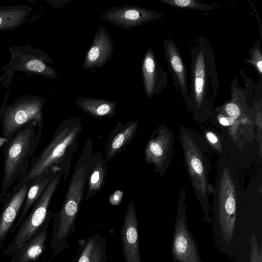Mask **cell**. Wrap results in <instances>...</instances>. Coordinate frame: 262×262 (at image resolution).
Wrapping results in <instances>:
<instances>
[{
  "label": "cell",
  "mask_w": 262,
  "mask_h": 262,
  "mask_svg": "<svg viewBox=\"0 0 262 262\" xmlns=\"http://www.w3.org/2000/svg\"><path fill=\"white\" fill-rule=\"evenodd\" d=\"M29 168L21 174L16 184L6 193L0 212V248L19 216L30 186L33 182L26 179Z\"/></svg>",
  "instance_id": "10"
},
{
  "label": "cell",
  "mask_w": 262,
  "mask_h": 262,
  "mask_svg": "<svg viewBox=\"0 0 262 262\" xmlns=\"http://www.w3.org/2000/svg\"><path fill=\"white\" fill-rule=\"evenodd\" d=\"M9 140L5 137H0V148L3 147L4 145Z\"/></svg>",
  "instance_id": "31"
},
{
  "label": "cell",
  "mask_w": 262,
  "mask_h": 262,
  "mask_svg": "<svg viewBox=\"0 0 262 262\" xmlns=\"http://www.w3.org/2000/svg\"><path fill=\"white\" fill-rule=\"evenodd\" d=\"M123 192L121 190H116L112 193L108 198L110 203L114 206L119 205L122 201Z\"/></svg>",
  "instance_id": "28"
},
{
  "label": "cell",
  "mask_w": 262,
  "mask_h": 262,
  "mask_svg": "<svg viewBox=\"0 0 262 262\" xmlns=\"http://www.w3.org/2000/svg\"><path fill=\"white\" fill-rule=\"evenodd\" d=\"M172 255L177 262H202L196 243L187 226L185 204L181 198L178 204Z\"/></svg>",
  "instance_id": "11"
},
{
  "label": "cell",
  "mask_w": 262,
  "mask_h": 262,
  "mask_svg": "<svg viewBox=\"0 0 262 262\" xmlns=\"http://www.w3.org/2000/svg\"><path fill=\"white\" fill-rule=\"evenodd\" d=\"M121 239L126 262H141L138 221L133 200H131L127 205L121 230Z\"/></svg>",
  "instance_id": "15"
},
{
  "label": "cell",
  "mask_w": 262,
  "mask_h": 262,
  "mask_svg": "<svg viewBox=\"0 0 262 262\" xmlns=\"http://www.w3.org/2000/svg\"><path fill=\"white\" fill-rule=\"evenodd\" d=\"M215 183L214 208L216 218L221 233L227 242H230L234 230L236 191L233 171L227 162L219 161Z\"/></svg>",
  "instance_id": "8"
},
{
  "label": "cell",
  "mask_w": 262,
  "mask_h": 262,
  "mask_svg": "<svg viewBox=\"0 0 262 262\" xmlns=\"http://www.w3.org/2000/svg\"><path fill=\"white\" fill-rule=\"evenodd\" d=\"M206 137L208 140L212 143H216L218 141L217 137L211 132L207 133L206 134Z\"/></svg>",
  "instance_id": "29"
},
{
  "label": "cell",
  "mask_w": 262,
  "mask_h": 262,
  "mask_svg": "<svg viewBox=\"0 0 262 262\" xmlns=\"http://www.w3.org/2000/svg\"><path fill=\"white\" fill-rule=\"evenodd\" d=\"M54 214L51 212L32 238L17 252L9 262H32L42 254L48 235V226Z\"/></svg>",
  "instance_id": "19"
},
{
  "label": "cell",
  "mask_w": 262,
  "mask_h": 262,
  "mask_svg": "<svg viewBox=\"0 0 262 262\" xmlns=\"http://www.w3.org/2000/svg\"><path fill=\"white\" fill-rule=\"evenodd\" d=\"M219 121H220V123L223 125H224V126L229 125L227 119L224 117H221V118H220Z\"/></svg>",
  "instance_id": "30"
},
{
  "label": "cell",
  "mask_w": 262,
  "mask_h": 262,
  "mask_svg": "<svg viewBox=\"0 0 262 262\" xmlns=\"http://www.w3.org/2000/svg\"><path fill=\"white\" fill-rule=\"evenodd\" d=\"M114 51L113 40L108 32L100 26L84 57L82 68H101L112 58Z\"/></svg>",
  "instance_id": "16"
},
{
  "label": "cell",
  "mask_w": 262,
  "mask_h": 262,
  "mask_svg": "<svg viewBox=\"0 0 262 262\" xmlns=\"http://www.w3.org/2000/svg\"><path fill=\"white\" fill-rule=\"evenodd\" d=\"M250 58L244 59L246 63L252 65L256 70L260 78L262 76V54L260 46V40H258L250 49Z\"/></svg>",
  "instance_id": "26"
},
{
  "label": "cell",
  "mask_w": 262,
  "mask_h": 262,
  "mask_svg": "<svg viewBox=\"0 0 262 262\" xmlns=\"http://www.w3.org/2000/svg\"><path fill=\"white\" fill-rule=\"evenodd\" d=\"M163 49L167 67L176 89L182 95L190 111L187 69L180 50L175 42L170 38L165 39Z\"/></svg>",
  "instance_id": "13"
},
{
  "label": "cell",
  "mask_w": 262,
  "mask_h": 262,
  "mask_svg": "<svg viewBox=\"0 0 262 262\" xmlns=\"http://www.w3.org/2000/svg\"><path fill=\"white\" fill-rule=\"evenodd\" d=\"M75 104L83 112L94 118H111L116 115L117 101L80 97L76 99Z\"/></svg>",
  "instance_id": "21"
},
{
  "label": "cell",
  "mask_w": 262,
  "mask_h": 262,
  "mask_svg": "<svg viewBox=\"0 0 262 262\" xmlns=\"http://www.w3.org/2000/svg\"><path fill=\"white\" fill-rule=\"evenodd\" d=\"M250 262H262L261 249L259 248L254 234L251 238Z\"/></svg>",
  "instance_id": "27"
},
{
  "label": "cell",
  "mask_w": 262,
  "mask_h": 262,
  "mask_svg": "<svg viewBox=\"0 0 262 262\" xmlns=\"http://www.w3.org/2000/svg\"><path fill=\"white\" fill-rule=\"evenodd\" d=\"M54 167L40 176L29 187L25 200L15 223V227H19L28 213L43 191L53 175Z\"/></svg>",
  "instance_id": "22"
},
{
  "label": "cell",
  "mask_w": 262,
  "mask_h": 262,
  "mask_svg": "<svg viewBox=\"0 0 262 262\" xmlns=\"http://www.w3.org/2000/svg\"><path fill=\"white\" fill-rule=\"evenodd\" d=\"M167 5L179 9H190L203 11H211L214 7L209 4L195 0H158Z\"/></svg>",
  "instance_id": "25"
},
{
  "label": "cell",
  "mask_w": 262,
  "mask_h": 262,
  "mask_svg": "<svg viewBox=\"0 0 262 262\" xmlns=\"http://www.w3.org/2000/svg\"><path fill=\"white\" fill-rule=\"evenodd\" d=\"M169 135L166 129L160 126L150 136L144 150L146 164L153 165L155 170L161 173L168 162L169 145Z\"/></svg>",
  "instance_id": "17"
},
{
  "label": "cell",
  "mask_w": 262,
  "mask_h": 262,
  "mask_svg": "<svg viewBox=\"0 0 262 262\" xmlns=\"http://www.w3.org/2000/svg\"><path fill=\"white\" fill-rule=\"evenodd\" d=\"M82 129L81 121L76 118L63 120L40 153L32 159L26 173V180L34 182L50 169L59 166L63 169L66 184L73 155L79 147L78 139Z\"/></svg>",
  "instance_id": "3"
},
{
  "label": "cell",
  "mask_w": 262,
  "mask_h": 262,
  "mask_svg": "<svg viewBox=\"0 0 262 262\" xmlns=\"http://www.w3.org/2000/svg\"><path fill=\"white\" fill-rule=\"evenodd\" d=\"M180 135L185 165L196 196L202 207L204 221L211 222L208 194L212 190L209 186V163L205 147L201 139L186 128L181 129Z\"/></svg>",
  "instance_id": "5"
},
{
  "label": "cell",
  "mask_w": 262,
  "mask_h": 262,
  "mask_svg": "<svg viewBox=\"0 0 262 262\" xmlns=\"http://www.w3.org/2000/svg\"><path fill=\"white\" fill-rule=\"evenodd\" d=\"M10 59L7 64L0 69V84L9 89L14 74L20 71L41 76L49 79H55L57 74L50 64L53 61L43 51L34 48L29 41L25 46L11 47L8 48Z\"/></svg>",
  "instance_id": "6"
},
{
  "label": "cell",
  "mask_w": 262,
  "mask_h": 262,
  "mask_svg": "<svg viewBox=\"0 0 262 262\" xmlns=\"http://www.w3.org/2000/svg\"><path fill=\"white\" fill-rule=\"evenodd\" d=\"M144 91L151 99L154 96L164 92L168 87V75L158 63L151 49L144 54L141 66Z\"/></svg>",
  "instance_id": "14"
},
{
  "label": "cell",
  "mask_w": 262,
  "mask_h": 262,
  "mask_svg": "<svg viewBox=\"0 0 262 262\" xmlns=\"http://www.w3.org/2000/svg\"><path fill=\"white\" fill-rule=\"evenodd\" d=\"M28 5L0 7V31L16 29L28 19L32 10Z\"/></svg>",
  "instance_id": "23"
},
{
  "label": "cell",
  "mask_w": 262,
  "mask_h": 262,
  "mask_svg": "<svg viewBox=\"0 0 262 262\" xmlns=\"http://www.w3.org/2000/svg\"><path fill=\"white\" fill-rule=\"evenodd\" d=\"M63 176V169L55 166L49 184L19 227L13 239L7 246L3 254L12 256L34 235L52 212L49 209L52 199Z\"/></svg>",
  "instance_id": "7"
},
{
  "label": "cell",
  "mask_w": 262,
  "mask_h": 262,
  "mask_svg": "<svg viewBox=\"0 0 262 262\" xmlns=\"http://www.w3.org/2000/svg\"><path fill=\"white\" fill-rule=\"evenodd\" d=\"M0 189H1V182H0Z\"/></svg>",
  "instance_id": "32"
},
{
  "label": "cell",
  "mask_w": 262,
  "mask_h": 262,
  "mask_svg": "<svg viewBox=\"0 0 262 262\" xmlns=\"http://www.w3.org/2000/svg\"><path fill=\"white\" fill-rule=\"evenodd\" d=\"M139 122L129 120L123 123L119 122L110 132L105 146L104 161L106 164L123 150L135 137Z\"/></svg>",
  "instance_id": "18"
},
{
  "label": "cell",
  "mask_w": 262,
  "mask_h": 262,
  "mask_svg": "<svg viewBox=\"0 0 262 262\" xmlns=\"http://www.w3.org/2000/svg\"><path fill=\"white\" fill-rule=\"evenodd\" d=\"M189 95L195 118L209 117L219 86L213 47L207 37H201L190 49Z\"/></svg>",
  "instance_id": "1"
},
{
  "label": "cell",
  "mask_w": 262,
  "mask_h": 262,
  "mask_svg": "<svg viewBox=\"0 0 262 262\" xmlns=\"http://www.w3.org/2000/svg\"><path fill=\"white\" fill-rule=\"evenodd\" d=\"M106 164L100 150L93 154L91 169L86 182V200L96 196L101 191L107 170Z\"/></svg>",
  "instance_id": "20"
},
{
  "label": "cell",
  "mask_w": 262,
  "mask_h": 262,
  "mask_svg": "<svg viewBox=\"0 0 262 262\" xmlns=\"http://www.w3.org/2000/svg\"><path fill=\"white\" fill-rule=\"evenodd\" d=\"M163 16V14L149 9L125 5L108 9L101 15V17L114 26L129 30Z\"/></svg>",
  "instance_id": "12"
},
{
  "label": "cell",
  "mask_w": 262,
  "mask_h": 262,
  "mask_svg": "<svg viewBox=\"0 0 262 262\" xmlns=\"http://www.w3.org/2000/svg\"><path fill=\"white\" fill-rule=\"evenodd\" d=\"M42 128L35 122H31L18 130L3 146L0 204L21 173L29 168L41 138Z\"/></svg>",
  "instance_id": "4"
},
{
  "label": "cell",
  "mask_w": 262,
  "mask_h": 262,
  "mask_svg": "<svg viewBox=\"0 0 262 262\" xmlns=\"http://www.w3.org/2000/svg\"><path fill=\"white\" fill-rule=\"evenodd\" d=\"M7 95L0 109L3 137L10 139L20 128L35 122L43 127L42 108L45 99L35 95H25L6 104Z\"/></svg>",
  "instance_id": "9"
},
{
  "label": "cell",
  "mask_w": 262,
  "mask_h": 262,
  "mask_svg": "<svg viewBox=\"0 0 262 262\" xmlns=\"http://www.w3.org/2000/svg\"><path fill=\"white\" fill-rule=\"evenodd\" d=\"M93 147L92 140L87 139L74 169L62 205L55 217L51 247L56 254L66 248L74 230L91 169Z\"/></svg>",
  "instance_id": "2"
},
{
  "label": "cell",
  "mask_w": 262,
  "mask_h": 262,
  "mask_svg": "<svg viewBox=\"0 0 262 262\" xmlns=\"http://www.w3.org/2000/svg\"><path fill=\"white\" fill-rule=\"evenodd\" d=\"M106 243L98 233L86 242L77 262H106Z\"/></svg>",
  "instance_id": "24"
}]
</instances>
